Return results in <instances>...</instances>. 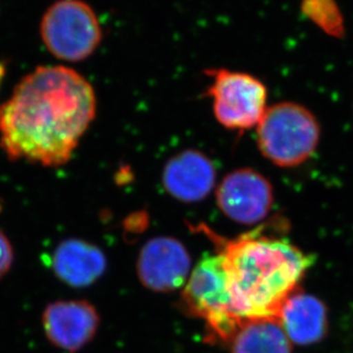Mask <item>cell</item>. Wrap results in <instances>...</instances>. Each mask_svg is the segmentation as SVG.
I'll use <instances>...</instances> for the list:
<instances>
[{
	"label": "cell",
	"mask_w": 353,
	"mask_h": 353,
	"mask_svg": "<svg viewBox=\"0 0 353 353\" xmlns=\"http://www.w3.org/2000/svg\"><path fill=\"white\" fill-rule=\"evenodd\" d=\"M95 112V92L84 76L63 65L38 67L0 105V146L10 160L60 167Z\"/></svg>",
	"instance_id": "obj_1"
},
{
	"label": "cell",
	"mask_w": 353,
	"mask_h": 353,
	"mask_svg": "<svg viewBox=\"0 0 353 353\" xmlns=\"http://www.w3.org/2000/svg\"><path fill=\"white\" fill-rule=\"evenodd\" d=\"M235 312L242 323L278 319L285 301L312 265L311 256L280 239L242 235L221 243Z\"/></svg>",
	"instance_id": "obj_2"
},
{
	"label": "cell",
	"mask_w": 353,
	"mask_h": 353,
	"mask_svg": "<svg viewBox=\"0 0 353 353\" xmlns=\"http://www.w3.org/2000/svg\"><path fill=\"white\" fill-rule=\"evenodd\" d=\"M321 128L310 109L296 102H279L266 109L257 125L259 148L280 168H295L316 153Z\"/></svg>",
	"instance_id": "obj_3"
},
{
	"label": "cell",
	"mask_w": 353,
	"mask_h": 353,
	"mask_svg": "<svg viewBox=\"0 0 353 353\" xmlns=\"http://www.w3.org/2000/svg\"><path fill=\"white\" fill-rule=\"evenodd\" d=\"M181 303L188 314L203 321L209 336L216 342L230 343L243 325L235 312L219 254L205 256L197 263L183 285Z\"/></svg>",
	"instance_id": "obj_4"
},
{
	"label": "cell",
	"mask_w": 353,
	"mask_h": 353,
	"mask_svg": "<svg viewBox=\"0 0 353 353\" xmlns=\"http://www.w3.org/2000/svg\"><path fill=\"white\" fill-rule=\"evenodd\" d=\"M41 36L55 58L81 62L90 58L102 41L97 14L83 0H59L41 19Z\"/></svg>",
	"instance_id": "obj_5"
},
{
	"label": "cell",
	"mask_w": 353,
	"mask_h": 353,
	"mask_svg": "<svg viewBox=\"0 0 353 353\" xmlns=\"http://www.w3.org/2000/svg\"><path fill=\"white\" fill-rule=\"evenodd\" d=\"M211 79L207 97L212 100L214 117L230 130L257 128L266 112L268 88L261 79L247 72L209 69Z\"/></svg>",
	"instance_id": "obj_6"
},
{
	"label": "cell",
	"mask_w": 353,
	"mask_h": 353,
	"mask_svg": "<svg viewBox=\"0 0 353 353\" xmlns=\"http://www.w3.org/2000/svg\"><path fill=\"white\" fill-rule=\"evenodd\" d=\"M218 207L238 224L263 221L273 207V187L266 176L252 169H239L225 176L218 186Z\"/></svg>",
	"instance_id": "obj_7"
},
{
	"label": "cell",
	"mask_w": 353,
	"mask_h": 353,
	"mask_svg": "<svg viewBox=\"0 0 353 353\" xmlns=\"http://www.w3.org/2000/svg\"><path fill=\"white\" fill-rule=\"evenodd\" d=\"M41 323L52 345L76 353L94 339L100 316L94 306L86 301H57L45 307Z\"/></svg>",
	"instance_id": "obj_8"
},
{
	"label": "cell",
	"mask_w": 353,
	"mask_h": 353,
	"mask_svg": "<svg viewBox=\"0 0 353 353\" xmlns=\"http://www.w3.org/2000/svg\"><path fill=\"white\" fill-rule=\"evenodd\" d=\"M137 270L140 281L147 288L172 292L185 285L190 276V254L176 239L155 238L141 249Z\"/></svg>",
	"instance_id": "obj_9"
},
{
	"label": "cell",
	"mask_w": 353,
	"mask_h": 353,
	"mask_svg": "<svg viewBox=\"0 0 353 353\" xmlns=\"http://www.w3.org/2000/svg\"><path fill=\"white\" fill-rule=\"evenodd\" d=\"M164 188L183 202H197L210 194L216 181V168L199 150H183L164 167Z\"/></svg>",
	"instance_id": "obj_10"
},
{
	"label": "cell",
	"mask_w": 353,
	"mask_h": 353,
	"mask_svg": "<svg viewBox=\"0 0 353 353\" xmlns=\"http://www.w3.org/2000/svg\"><path fill=\"white\" fill-rule=\"evenodd\" d=\"M279 321L292 343L312 345L327 336L330 320L325 303L306 292H294L282 305Z\"/></svg>",
	"instance_id": "obj_11"
},
{
	"label": "cell",
	"mask_w": 353,
	"mask_h": 353,
	"mask_svg": "<svg viewBox=\"0 0 353 353\" xmlns=\"http://www.w3.org/2000/svg\"><path fill=\"white\" fill-rule=\"evenodd\" d=\"M52 265L61 281L72 287L82 288L92 285L103 274L105 257L95 245L70 239L55 249Z\"/></svg>",
	"instance_id": "obj_12"
},
{
	"label": "cell",
	"mask_w": 353,
	"mask_h": 353,
	"mask_svg": "<svg viewBox=\"0 0 353 353\" xmlns=\"http://www.w3.org/2000/svg\"><path fill=\"white\" fill-rule=\"evenodd\" d=\"M228 344L231 353H292V342L278 319L247 321Z\"/></svg>",
	"instance_id": "obj_13"
},
{
	"label": "cell",
	"mask_w": 353,
	"mask_h": 353,
	"mask_svg": "<svg viewBox=\"0 0 353 353\" xmlns=\"http://www.w3.org/2000/svg\"><path fill=\"white\" fill-rule=\"evenodd\" d=\"M301 12L327 36L345 37V20L336 0H302Z\"/></svg>",
	"instance_id": "obj_14"
},
{
	"label": "cell",
	"mask_w": 353,
	"mask_h": 353,
	"mask_svg": "<svg viewBox=\"0 0 353 353\" xmlns=\"http://www.w3.org/2000/svg\"><path fill=\"white\" fill-rule=\"evenodd\" d=\"M13 262V247L5 233L0 230V279H3L10 272Z\"/></svg>",
	"instance_id": "obj_15"
},
{
	"label": "cell",
	"mask_w": 353,
	"mask_h": 353,
	"mask_svg": "<svg viewBox=\"0 0 353 353\" xmlns=\"http://www.w3.org/2000/svg\"><path fill=\"white\" fill-rule=\"evenodd\" d=\"M5 72H6V65L3 61H0V84H1L3 77H5Z\"/></svg>",
	"instance_id": "obj_16"
}]
</instances>
